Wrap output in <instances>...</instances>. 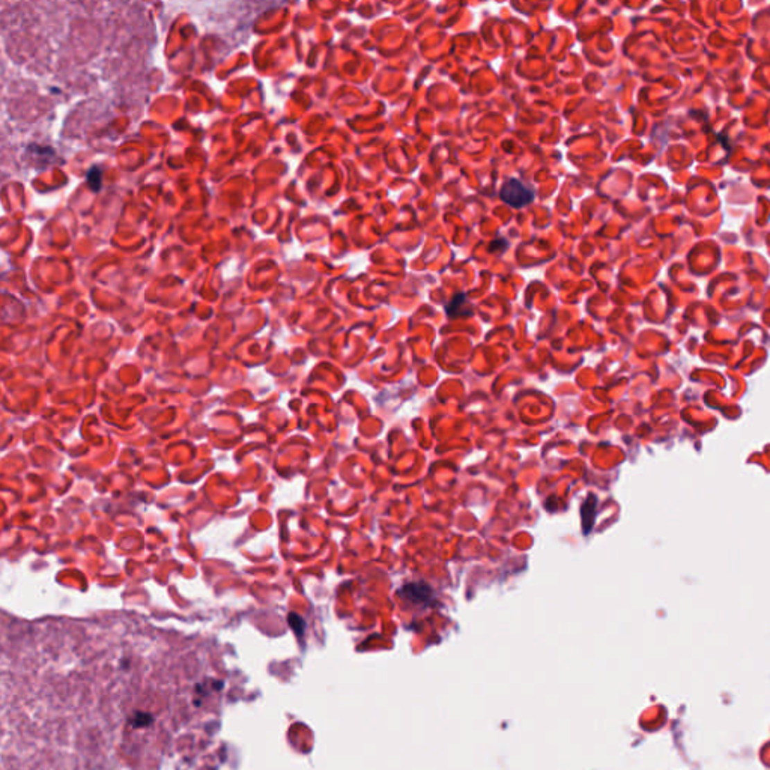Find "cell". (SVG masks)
I'll return each mask as SVG.
<instances>
[{
	"label": "cell",
	"mask_w": 770,
	"mask_h": 770,
	"mask_svg": "<svg viewBox=\"0 0 770 770\" xmlns=\"http://www.w3.org/2000/svg\"><path fill=\"white\" fill-rule=\"evenodd\" d=\"M500 198L502 202H506L507 205H511L513 208H524L534 200L536 194L524 182L518 180H509L501 187Z\"/></svg>",
	"instance_id": "obj_1"
},
{
	"label": "cell",
	"mask_w": 770,
	"mask_h": 770,
	"mask_svg": "<svg viewBox=\"0 0 770 770\" xmlns=\"http://www.w3.org/2000/svg\"><path fill=\"white\" fill-rule=\"evenodd\" d=\"M446 312L450 317H460V316H470L473 313V308L470 303H468L465 294H456L447 304Z\"/></svg>",
	"instance_id": "obj_2"
},
{
	"label": "cell",
	"mask_w": 770,
	"mask_h": 770,
	"mask_svg": "<svg viewBox=\"0 0 770 770\" xmlns=\"http://www.w3.org/2000/svg\"><path fill=\"white\" fill-rule=\"evenodd\" d=\"M402 593H403V596L406 599H410L412 602H417V604H420V602H428L432 596L430 587L426 586V584H419V582L408 584V586H405L402 588Z\"/></svg>",
	"instance_id": "obj_3"
},
{
	"label": "cell",
	"mask_w": 770,
	"mask_h": 770,
	"mask_svg": "<svg viewBox=\"0 0 770 770\" xmlns=\"http://www.w3.org/2000/svg\"><path fill=\"white\" fill-rule=\"evenodd\" d=\"M595 506H596V500L593 497H590V500H587L586 504L582 506V530L586 534L590 533L593 520H595Z\"/></svg>",
	"instance_id": "obj_4"
},
{
	"label": "cell",
	"mask_w": 770,
	"mask_h": 770,
	"mask_svg": "<svg viewBox=\"0 0 770 770\" xmlns=\"http://www.w3.org/2000/svg\"><path fill=\"white\" fill-rule=\"evenodd\" d=\"M87 180H89V184L92 185V189H94V190H100L101 176H100V170H98V169H94L92 172H89V175H87Z\"/></svg>",
	"instance_id": "obj_5"
}]
</instances>
